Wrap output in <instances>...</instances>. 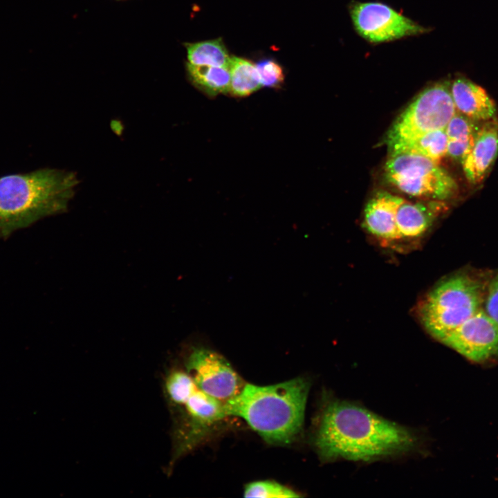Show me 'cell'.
<instances>
[{
    "label": "cell",
    "mask_w": 498,
    "mask_h": 498,
    "mask_svg": "<svg viewBox=\"0 0 498 498\" xmlns=\"http://www.w3.org/2000/svg\"><path fill=\"white\" fill-rule=\"evenodd\" d=\"M409 429L368 409L334 400L324 408L314 437L322 460L371 461L405 454L418 445Z\"/></svg>",
    "instance_id": "obj_1"
},
{
    "label": "cell",
    "mask_w": 498,
    "mask_h": 498,
    "mask_svg": "<svg viewBox=\"0 0 498 498\" xmlns=\"http://www.w3.org/2000/svg\"><path fill=\"white\" fill-rule=\"evenodd\" d=\"M308 390L303 378L267 386L247 383L224 403L225 412L243 418L267 443L288 444L302 430Z\"/></svg>",
    "instance_id": "obj_2"
},
{
    "label": "cell",
    "mask_w": 498,
    "mask_h": 498,
    "mask_svg": "<svg viewBox=\"0 0 498 498\" xmlns=\"http://www.w3.org/2000/svg\"><path fill=\"white\" fill-rule=\"evenodd\" d=\"M78 183L73 172L42 169L0 178V238L66 210Z\"/></svg>",
    "instance_id": "obj_3"
},
{
    "label": "cell",
    "mask_w": 498,
    "mask_h": 498,
    "mask_svg": "<svg viewBox=\"0 0 498 498\" xmlns=\"http://www.w3.org/2000/svg\"><path fill=\"white\" fill-rule=\"evenodd\" d=\"M488 281L460 272L439 282L418 306V315L426 331L441 342L480 311Z\"/></svg>",
    "instance_id": "obj_4"
},
{
    "label": "cell",
    "mask_w": 498,
    "mask_h": 498,
    "mask_svg": "<svg viewBox=\"0 0 498 498\" xmlns=\"http://www.w3.org/2000/svg\"><path fill=\"white\" fill-rule=\"evenodd\" d=\"M385 172L390 183L413 196L443 201L452 198L457 191L455 181L438 162L421 155L390 154Z\"/></svg>",
    "instance_id": "obj_5"
},
{
    "label": "cell",
    "mask_w": 498,
    "mask_h": 498,
    "mask_svg": "<svg viewBox=\"0 0 498 498\" xmlns=\"http://www.w3.org/2000/svg\"><path fill=\"white\" fill-rule=\"evenodd\" d=\"M456 111L449 83L425 89L394 123L387 135L388 146L445 129Z\"/></svg>",
    "instance_id": "obj_6"
},
{
    "label": "cell",
    "mask_w": 498,
    "mask_h": 498,
    "mask_svg": "<svg viewBox=\"0 0 498 498\" xmlns=\"http://www.w3.org/2000/svg\"><path fill=\"white\" fill-rule=\"evenodd\" d=\"M167 396L183 409L186 426L176 454L193 446L206 430L227 416L224 403L197 387L187 374H178L166 384Z\"/></svg>",
    "instance_id": "obj_7"
},
{
    "label": "cell",
    "mask_w": 498,
    "mask_h": 498,
    "mask_svg": "<svg viewBox=\"0 0 498 498\" xmlns=\"http://www.w3.org/2000/svg\"><path fill=\"white\" fill-rule=\"evenodd\" d=\"M186 371L202 391L223 403L238 394L244 385L229 362L218 352L203 347L190 352Z\"/></svg>",
    "instance_id": "obj_8"
},
{
    "label": "cell",
    "mask_w": 498,
    "mask_h": 498,
    "mask_svg": "<svg viewBox=\"0 0 498 498\" xmlns=\"http://www.w3.org/2000/svg\"><path fill=\"white\" fill-rule=\"evenodd\" d=\"M351 17L358 33L372 43H380L426 33L427 29L382 3H356Z\"/></svg>",
    "instance_id": "obj_9"
},
{
    "label": "cell",
    "mask_w": 498,
    "mask_h": 498,
    "mask_svg": "<svg viewBox=\"0 0 498 498\" xmlns=\"http://www.w3.org/2000/svg\"><path fill=\"white\" fill-rule=\"evenodd\" d=\"M441 342L470 361L483 362L498 356V326L482 308Z\"/></svg>",
    "instance_id": "obj_10"
},
{
    "label": "cell",
    "mask_w": 498,
    "mask_h": 498,
    "mask_svg": "<svg viewBox=\"0 0 498 498\" xmlns=\"http://www.w3.org/2000/svg\"><path fill=\"white\" fill-rule=\"evenodd\" d=\"M498 156V118L481 123L469 154L461 163L467 180L477 185L486 177Z\"/></svg>",
    "instance_id": "obj_11"
},
{
    "label": "cell",
    "mask_w": 498,
    "mask_h": 498,
    "mask_svg": "<svg viewBox=\"0 0 498 498\" xmlns=\"http://www.w3.org/2000/svg\"><path fill=\"white\" fill-rule=\"evenodd\" d=\"M456 111L468 118L483 122L496 116L494 100L480 86L465 77H457L450 84Z\"/></svg>",
    "instance_id": "obj_12"
},
{
    "label": "cell",
    "mask_w": 498,
    "mask_h": 498,
    "mask_svg": "<svg viewBox=\"0 0 498 498\" xmlns=\"http://www.w3.org/2000/svg\"><path fill=\"white\" fill-rule=\"evenodd\" d=\"M399 196L380 193L369 201L365 209L364 225L374 237L383 242L401 239L396 222Z\"/></svg>",
    "instance_id": "obj_13"
},
{
    "label": "cell",
    "mask_w": 498,
    "mask_h": 498,
    "mask_svg": "<svg viewBox=\"0 0 498 498\" xmlns=\"http://www.w3.org/2000/svg\"><path fill=\"white\" fill-rule=\"evenodd\" d=\"M439 210L437 205L412 203L401 197L396 210V222L400 238L414 239L422 236L432 225Z\"/></svg>",
    "instance_id": "obj_14"
},
{
    "label": "cell",
    "mask_w": 498,
    "mask_h": 498,
    "mask_svg": "<svg viewBox=\"0 0 498 498\" xmlns=\"http://www.w3.org/2000/svg\"><path fill=\"white\" fill-rule=\"evenodd\" d=\"M481 122L456 111L445 128L448 138L447 155L461 163L470 151Z\"/></svg>",
    "instance_id": "obj_15"
},
{
    "label": "cell",
    "mask_w": 498,
    "mask_h": 498,
    "mask_svg": "<svg viewBox=\"0 0 498 498\" xmlns=\"http://www.w3.org/2000/svg\"><path fill=\"white\" fill-rule=\"evenodd\" d=\"M448 138L445 129L431 131L421 136L389 147L391 154L412 153L439 162L447 155Z\"/></svg>",
    "instance_id": "obj_16"
},
{
    "label": "cell",
    "mask_w": 498,
    "mask_h": 498,
    "mask_svg": "<svg viewBox=\"0 0 498 498\" xmlns=\"http://www.w3.org/2000/svg\"><path fill=\"white\" fill-rule=\"evenodd\" d=\"M191 82L209 95L228 93L230 73L229 68L218 66L186 64Z\"/></svg>",
    "instance_id": "obj_17"
},
{
    "label": "cell",
    "mask_w": 498,
    "mask_h": 498,
    "mask_svg": "<svg viewBox=\"0 0 498 498\" xmlns=\"http://www.w3.org/2000/svg\"><path fill=\"white\" fill-rule=\"evenodd\" d=\"M228 93L237 97L250 95L262 87L256 66L244 58L232 56L229 66Z\"/></svg>",
    "instance_id": "obj_18"
},
{
    "label": "cell",
    "mask_w": 498,
    "mask_h": 498,
    "mask_svg": "<svg viewBox=\"0 0 498 498\" xmlns=\"http://www.w3.org/2000/svg\"><path fill=\"white\" fill-rule=\"evenodd\" d=\"M189 63L229 68L230 58L221 38L185 45Z\"/></svg>",
    "instance_id": "obj_19"
},
{
    "label": "cell",
    "mask_w": 498,
    "mask_h": 498,
    "mask_svg": "<svg viewBox=\"0 0 498 498\" xmlns=\"http://www.w3.org/2000/svg\"><path fill=\"white\" fill-rule=\"evenodd\" d=\"M245 497L293 498L299 495L293 490L273 481H257L248 483L244 488Z\"/></svg>",
    "instance_id": "obj_20"
},
{
    "label": "cell",
    "mask_w": 498,
    "mask_h": 498,
    "mask_svg": "<svg viewBox=\"0 0 498 498\" xmlns=\"http://www.w3.org/2000/svg\"><path fill=\"white\" fill-rule=\"evenodd\" d=\"M255 66L262 86L276 88L283 83L284 74L282 66L276 61L266 59Z\"/></svg>",
    "instance_id": "obj_21"
},
{
    "label": "cell",
    "mask_w": 498,
    "mask_h": 498,
    "mask_svg": "<svg viewBox=\"0 0 498 498\" xmlns=\"http://www.w3.org/2000/svg\"><path fill=\"white\" fill-rule=\"evenodd\" d=\"M483 309L498 326V273L488 281Z\"/></svg>",
    "instance_id": "obj_22"
}]
</instances>
